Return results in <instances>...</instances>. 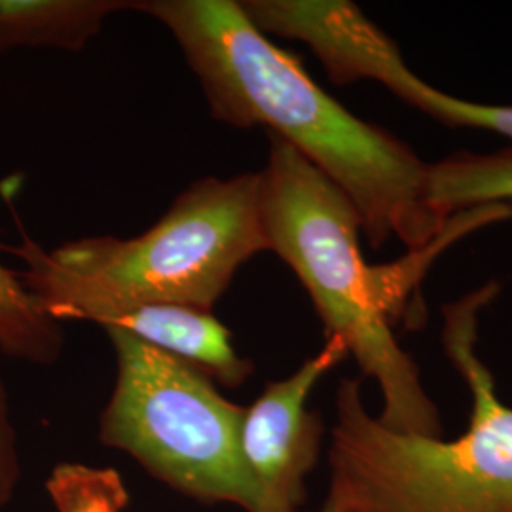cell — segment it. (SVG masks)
<instances>
[{"label":"cell","mask_w":512,"mask_h":512,"mask_svg":"<svg viewBox=\"0 0 512 512\" xmlns=\"http://www.w3.org/2000/svg\"><path fill=\"white\" fill-rule=\"evenodd\" d=\"M131 10L171 31L215 120L268 129L336 184L372 247L397 238L420 251L446 232L454 217L444 219L429 203V164L315 84L302 61L262 35L239 2L135 0Z\"/></svg>","instance_id":"6da1fadb"},{"label":"cell","mask_w":512,"mask_h":512,"mask_svg":"<svg viewBox=\"0 0 512 512\" xmlns=\"http://www.w3.org/2000/svg\"><path fill=\"white\" fill-rule=\"evenodd\" d=\"M268 139V164L260 171V220L268 251L300 279L327 338L340 340L363 376L380 387V421L401 433L442 437L439 408L393 327L437 249L492 222L490 213L463 211L431 245L399 262L370 266L359 247L361 217L348 196L291 145L272 133Z\"/></svg>","instance_id":"7a4b0ae2"},{"label":"cell","mask_w":512,"mask_h":512,"mask_svg":"<svg viewBox=\"0 0 512 512\" xmlns=\"http://www.w3.org/2000/svg\"><path fill=\"white\" fill-rule=\"evenodd\" d=\"M25 264V287L57 323L99 327L156 304L213 311L239 268L268 251L260 173L200 179L135 238L88 236L44 249L23 234L4 247Z\"/></svg>","instance_id":"3957f363"},{"label":"cell","mask_w":512,"mask_h":512,"mask_svg":"<svg viewBox=\"0 0 512 512\" xmlns=\"http://www.w3.org/2000/svg\"><path fill=\"white\" fill-rule=\"evenodd\" d=\"M494 283L444 308V348L471 391L456 439L401 433L366 410L363 382L336 391L329 488L319 512H512V406L476 355V317Z\"/></svg>","instance_id":"277c9868"},{"label":"cell","mask_w":512,"mask_h":512,"mask_svg":"<svg viewBox=\"0 0 512 512\" xmlns=\"http://www.w3.org/2000/svg\"><path fill=\"white\" fill-rule=\"evenodd\" d=\"M105 330L116 380L99 416V440L179 494L264 512L241 454L245 406L226 399L194 366L126 330Z\"/></svg>","instance_id":"5b68a950"},{"label":"cell","mask_w":512,"mask_h":512,"mask_svg":"<svg viewBox=\"0 0 512 512\" xmlns=\"http://www.w3.org/2000/svg\"><path fill=\"white\" fill-rule=\"evenodd\" d=\"M239 6L266 37L310 46L336 86L374 80L448 128L492 131L512 141V105L467 101L427 84L404 63L397 44L349 0H241Z\"/></svg>","instance_id":"8992f818"},{"label":"cell","mask_w":512,"mask_h":512,"mask_svg":"<svg viewBox=\"0 0 512 512\" xmlns=\"http://www.w3.org/2000/svg\"><path fill=\"white\" fill-rule=\"evenodd\" d=\"M348 357L340 340L327 338L319 353L285 380L266 384L255 403L245 406L241 454L264 512H298L306 501V478L319 461L325 433L308 399L323 376Z\"/></svg>","instance_id":"52a82bcc"},{"label":"cell","mask_w":512,"mask_h":512,"mask_svg":"<svg viewBox=\"0 0 512 512\" xmlns=\"http://www.w3.org/2000/svg\"><path fill=\"white\" fill-rule=\"evenodd\" d=\"M103 329L126 330L150 348L194 366L215 384L228 389H238L255 372L253 363L236 351L230 330L213 311L156 304L129 311Z\"/></svg>","instance_id":"ba28073f"},{"label":"cell","mask_w":512,"mask_h":512,"mask_svg":"<svg viewBox=\"0 0 512 512\" xmlns=\"http://www.w3.org/2000/svg\"><path fill=\"white\" fill-rule=\"evenodd\" d=\"M131 0H0V54L16 48L80 52Z\"/></svg>","instance_id":"9c48e42d"},{"label":"cell","mask_w":512,"mask_h":512,"mask_svg":"<svg viewBox=\"0 0 512 512\" xmlns=\"http://www.w3.org/2000/svg\"><path fill=\"white\" fill-rule=\"evenodd\" d=\"M427 198L444 219L512 202V147L494 154L459 152L429 164Z\"/></svg>","instance_id":"30bf717a"},{"label":"cell","mask_w":512,"mask_h":512,"mask_svg":"<svg viewBox=\"0 0 512 512\" xmlns=\"http://www.w3.org/2000/svg\"><path fill=\"white\" fill-rule=\"evenodd\" d=\"M0 251L4 247L0 245ZM65 344L52 319L25 287L19 272L0 262V353L31 365H54Z\"/></svg>","instance_id":"8fae6325"},{"label":"cell","mask_w":512,"mask_h":512,"mask_svg":"<svg viewBox=\"0 0 512 512\" xmlns=\"http://www.w3.org/2000/svg\"><path fill=\"white\" fill-rule=\"evenodd\" d=\"M55 512H124L129 492L124 478L110 467L59 463L46 480Z\"/></svg>","instance_id":"7c38bea8"},{"label":"cell","mask_w":512,"mask_h":512,"mask_svg":"<svg viewBox=\"0 0 512 512\" xmlns=\"http://www.w3.org/2000/svg\"><path fill=\"white\" fill-rule=\"evenodd\" d=\"M18 431L12 420V408L6 385L0 382V511L14 499L21 482Z\"/></svg>","instance_id":"4fadbf2b"}]
</instances>
